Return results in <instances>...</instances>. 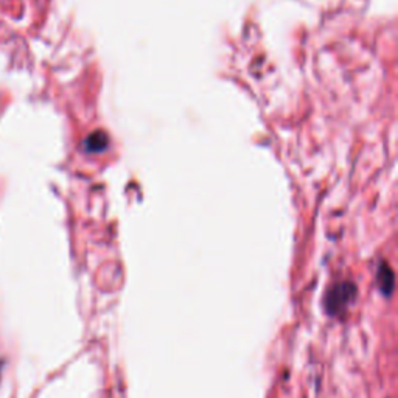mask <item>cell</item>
Listing matches in <instances>:
<instances>
[{"mask_svg": "<svg viewBox=\"0 0 398 398\" xmlns=\"http://www.w3.org/2000/svg\"><path fill=\"white\" fill-rule=\"evenodd\" d=\"M356 297V286L353 284H338L327 293L326 298H323V305H326V310L331 316H336V314L343 313L348 305L353 302V298Z\"/></svg>", "mask_w": 398, "mask_h": 398, "instance_id": "cell-1", "label": "cell"}, {"mask_svg": "<svg viewBox=\"0 0 398 398\" xmlns=\"http://www.w3.org/2000/svg\"><path fill=\"white\" fill-rule=\"evenodd\" d=\"M378 286L381 289V293H383L386 297H389L394 291V285H395V277H394V272L389 267L387 263H381L380 264V269H378Z\"/></svg>", "mask_w": 398, "mask_h": 398, "instance_id": "cell-2", "label": "cell"}]
</instances>
